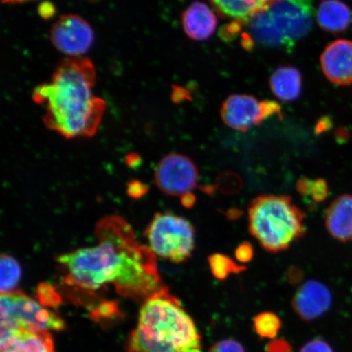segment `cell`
Listing matches in <instances>:
<instances>
[{"label": "cell", "mask_w": 352, "mask_h": 352, "mask_svg": "<svg viewBox=\"0 0 352 352\" xmlns=\"http://www.w3.org/2000/svg\"><path fill=\"white\" fill-rule=\"evenodd\" d=\"M0 272H1V294L13 292L19 285L21 276L20 263L8 254H2L0 259Z\"/></svg>", "instance_id": "19"}, {"label": "cell", "mask_w": 352, "mask_h": 352, "mask_svg": "<svg viewBox=\"0 0 352 352\" xmlns=\"http://www.w3.org/2000/svg\"><path fill=\"white\" fill-rule=\"evenodd\" d=\"M220 17L242 25L267 10L276 0H208Z\"/></svg>", "instance_id": "16"}, {"label": "cell", "mask_w": 352, "mask_h": 352, "mask_svg": "<svg viewBox=\"0 0 352 352\" xmlns=\"http://www.w3.org/2000/svg\"><path fill=\"white\" fill-rule=\"evenodd\" d=\"M320 66L329 82L352 85V41L338 39L330 43L320 56Z\"/></svg>", "instance_id": "11"}, {"label": "cell", "mask_w": 352, "mask_h": 352, "mask_svg": "<svg viewBox=\"0 0 352 352\" xmlns=\"http://www.w3.org/2000/svg\"><path fill=\"white\" fill-rule=\"evenodd\" d=\"M314 19V0H276L246 22L243 45L293 47L311 32Z\"/></svg>", "instance_id": "4"}, {"label": "cell", "mask_w": 352, "mask_h": 352, "mask_svg": "<svg viewBox=\"0 0 352 352\" xmlns=\"http://www.w3.org/2000/svg\"><path fill=\"white\" fill-rule=\"evenodd\" d=\"M300 352H333L328 343L320 338L308 342Z\"/></svg>", "instance_id": "25"}, {"label": "cell", "mask_w": 352, "mask_h": 352, "mask_svg": "<svg viewBox=\"0 0 352 352\" xmlns=\"http://www.w3.org/2000/svg\"><path fill=\"white\" fill-rule=\"evenodd\" d=\"M332 305V294L327 285L318 280H308L300 286L293 298L294 311L302 320L318 319Z\"/></svg>", "instance_id": "12"}, {"label": "cell", "mask_w": 352, "mask_h": 352, "mask_svg": "<svg viewBox=\"0 0 352 352\" xmlns=\"http://www.w3.org/2000/svg\"><path fill=\"white\" fill-rule=\"evenodd\" d=\"M316 17L320 28L330 34L345 32L352 25V10L341 0H321Z\"/></svg>", "instance_id": "17"}, {"label": "cell", "mask_w": 352, "mask_h": 352, "mask_svg": "<svg viewBox=\"0 0 352 352\" xmlns=\"http://www.w3.org/2000/svg\"><path fill=\"white\" fill-rule=\"evenodd\" d=\"M56 10L54 3L50 0L43 1L38 8V15L44 20H50L56 14Z\"/></svg>", "instance_id": "26"}, {"label": "cell", "mask_w": 352, "mask_h": 352, "mask_svg": "<svg viewBox=\"0 0 352 352\" xmlns=\"http://www.w3.org/2000/svg\"><path fill=\"white\" fill-rule=\"evenodd\" d=\"M280 327V318L272 312H263L254 318L255 331L263 338H274Z\"/></svg>", "instance_id": "21"}, {"label": "cell", "mask_w": 352, "mask_h": 352, "mask_svg": "<svg viewBox=\"0 0 352 352\" xmlns=\"http://www.w3.org/2000/svg\"><path fill=\"white\" fill-rule=\"evenodd\" d=\"M0 320L1 329L23 328L50 332L64 327L58 316L25 294L15 292L1 294Z\"/></svg>", "instance_id": "7"}, {"label": "cell", "mask_w": 352, "mask_h": 352, "mask_svg": "<svg viewBox=\"0 0 352 352\" xmlns=\"http://www.w3.org/2000/svg\"><path fill=\"white\" fill-rule=\"evenodd\" d=\"M222 120L230 129L246 131L275 116H281V108L274 100L259 101L253 96L234 94L222 104Z\"/></svg>", "instance_id": "8"}, {"label": "cell", "mask_w": 352, "mask_h": 352, "mask_svg": "<svg viewBox=\"0 0 352 352\" xmlns=\"http://www.w3.org/2000/svg\"><path fill=\"white\" fill-rule=\"evenodd\" d=\"M237 261L245 263L252 261L254 256V249L250 242L245 241L236 248L235 252Z\"/></svg>", "instance_id": "24"}, {"label": "cell", "mask_w": 352, "mask_h": 352, "mask_svg": "<svg viewBox=\"0 0 352 352\" xmlns=\"http://www.w3.org/2000/svg\"><path fill=\"white\" fill-rule=\"evenodd\" d=\"M148 248L156 256L174 263L190 258L195 248V231L186 219L171 213H158L145 231Z\"/></svg>", "instance_id": "6"}, {"label": "cell", "mask_w": 352, "mask_h": 352, "mask_svg": "<svg viewBox=\"0 0 352 352\" xmlns=\"http://www.w3.org/2000/svg\"><path fill=\"white\" fill-rule=\"evenodd\" d=\"M248 214L250 234L268 252H283L305 235V214L289 196L255 197Z\"/></svg>", "instance_id": "5"}, {"label": "cell", "mask_w": 352, "mask_h": 352, "mask_svg": "<svg viewBox=\"0 0 352 352\" xmlns=\"http://www.w3.org/2000/svg\"><path fill=\"white\" fill-rule=\"evenodd\" d=\"M314 182L307 178L299 179L297 184V191L302 196L311 195L312 188H314Z\"/></svg>", "instance_id": "27"}, {"label": "cell", "mask_w": 352, "mask_h": 352, "mask_svg": "<svg viewBox=\"0 0 352 352\" xmlns=\"http://www.w3.org/2000/svg\"><path fill=\"white\" fill-rule=\"evenodd\" d=\"M270 85L276 98L294 101L300 96L302 92V74L293 66H280L272 74Z\"/></svg>", "instance_id": "18"}, {"label": "cell", "mask_w": 352, "mask_h": 352, "mask_svg": "<svg viewBox=\"0 0 352 352\" xmlns=\"http://www.w3.org/2000/svg\"><path fill=\"white\" fill-rule=\"evenodd\" d=\"M96 72L86 57H69L57 65L52 80L34 88L35 103L45 105L47 129L67 139L91 138L98 130L107 103L95 96Z\"/></svg>", "instance_id": "2"}, {"label": "cell", "mask_w": 352, "mask_h": 352, "mask_svg": "<svg viewBox=\"0 0 352 352\" xmlns=\"http://www.w3.org/2000/svg\"><path fill=\"white\" fill-rule=\"evenodd\" d=\"M0 352H55L50 332L23 328L1 329Z\"/></svg>", "instance_id": "13"}, {"label": "cell", "mask_w": 352, "mask_h": 352, "mask_svg": "<svg viewBox=\"0 0 352 352\" xmlns=\"http://www.w3.org/2000/svg\"><path fill=\"white\" fill-rule=\"evenodd\" d=\"M329 195L328 183L324 179H316L312 188L311 196L315 202L321 204L327 199Z\"/></svg>", "instance_id": "23"}, {"label": "cell", "mask_w": 352, "mask_h": 352, "mask_svg": "<svg viewBox=\"0 0 352 352\" xmlns=\"http://www.w3.org/2000/svg\"><path fill=\"white\" fill-rule=\"evenodd\" d=\"M52 45L69 57H81L94 45L95 35L88 22L77 14L61 16L50 32Z\"/></svg>", "instance_id": "10"}, {"label": "cell", "mask_w": 352, "mask_h": 352, "mask_svg": "<svg viewBox=\"0 0 352 352\" xmlns=\"http://www.w3.org/2000/svg\"><path fill=\"white\" fill-rule=\"evenodd\" d=\"M182 201L184 206H186L187 208H190L195 204L196 197L192 192H189L182 197Z\"/></svg>", "instance_id": "28"}, {"label": "cell", "mask_w": 352, "mask_h": 352, "mask_svg": "<svg viewBox=\"0 0 352 352\" xmlns=\"http://www.w3.org/2000/svg\"><path fill=\"white\" fill-rule=\"evenodd\" d=\"M199 178L198 170L190 158L179 153H170L158 162L154 179L165 195L182 197L191 192Z\"/></svg>", "instance_id": "9"}, {"label": "cell", "mask_w": 352, "mask_h": 352, "mask_svg": "<svg viewBox=\"0 0 352 352\" xmlns=\"http://www.w3.org/2000/svg\"><path fill=\"white\" fill-rule=\"evenodd\" d=\"M208 352H245V350L239 342L226 340L215 343Z\"/></svg>", "instance_id": "22"}, {"label": "cell", "mask_w": 352, "mask_h": 352, "mask_svg": "<svg viewBox=\"0 0 352 352\" xmlns=\"http://www.w3.org/2000/svg\"><path fill=\"white\" fill-rule=\"evenodd\" d=\"M131 352H200L201 337L179 299L165 287L144 301Z\"/></svg>", "instance_id": "3"}, {"label": "cell", "mask_w": 352, "mask_h": 352, "mask_svg": "<svg viewBox=\"0 0 352 352\" xmlns=\"http://www.w3.org/2000/svg\"><path fill=\"white\" fill-rule=\"evenodd\" d=\"M325 227L334 239L343 243L352 241V195L338 197L329 205L325 214Z\"/></svg>", "instance_id": "15"}, {"label": "cell", "mask_w": 352, "mask_h": 352, "mask_svg": "<svg viewBox=\"0 0 352 352\" xmlns=\"http://www.w3.org/2000/svg\"><path fill=\"white\" fill-rule=\"evenodd\" d=\"M32 1V0H2V2L3 3H11V4H15V3H23L26 2Z\"/></svg>", "instance_id": "29"}, {"label": "cell", "mask_w": 352, "mask_h": 352, "mask_svg": "<svg viewBox=\"0 0 352 352\" xmlns=\"http://www.w3.org/2000/svg\"><path fill=\"white\" fill-rule=\"evenodd\" d=\"M182 26L187 36L195 41H208L218 25L217 14L208 4L197 1L182 13Z\"/></svg>", "instance_id": "14"}, {"label": "cell", "mask_w": 352, "mask_h": 352, "mask_svg": "<svg viewBox=\"0 0 352 352\" xmlns=\"http://www.w3.org/2000/svg\"><path fill=\"white\" fill-rule=\"evenodd\" d=\"M96 232L98 244L57 258L66 284L90 292L113 285L122 296L144 301L166 287L158 274L156 255L148 246L138 243L124 219L105 217Z\"/></svg>", "instance_id": "1"}, {"label": "cell", "mask_w": 352, "mask_h": 352, "mask_svg": "<svg viewBox=\"0 0 352 352\" xmlns=\"http://www.w3.org/2000/svg\"><path fill=\"white\" fill-rule=\"evenodd\" d=\"M208 262L211 274L219 280H226L231 274H241L245 270V267L239 265L226 254H211Z\"/></svg>", "instance_id": "20"}]
</instances>
